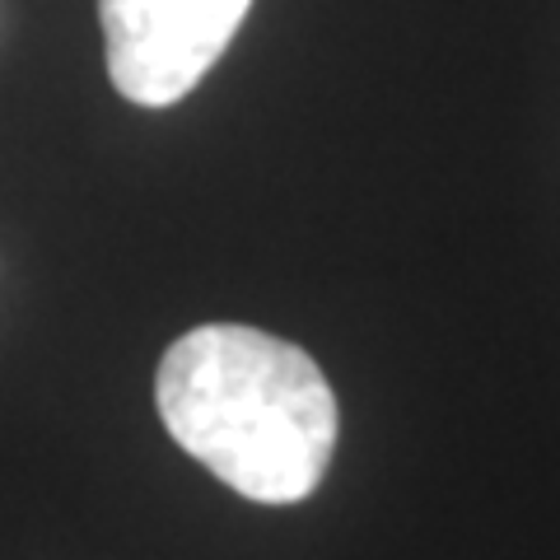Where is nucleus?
<instances>
[{
	"instance_id": "f257e3e1",
	"label": "nucleus",
	"mask_w": 560,
	"mask_h": 560,
	"mask_svg": "<svg viewBox=\"0 0 560 560\" xmlns=\"http://www.w3.org/2000/svg\"><path fill=\"white\" fill-rule=\"evenodd\" d=\"M154 407L187 458L257 504L308 500L341 434L318 360L238 323L183 331L154 374Z\"/></svg>"
},
{
	"instance_id": "f03ea898",
	"label": "nucleus",
	"mask_w": 560,
	"mask_h": 560,
	"mask_svg": "<svg viewBox=\"0 0 560 560\" xmlns=\"http://www.w3.org/2000/svg\"><path fill=\"white\" fill-rule=\"evenodd\" d=\"M253 0H98L103 61L136 108H168L230 51Z\"/></svg>"
}]
</instances>
